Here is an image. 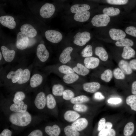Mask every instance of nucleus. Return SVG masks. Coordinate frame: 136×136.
<instances>
[{
	"label": "nucleus",
	"mask_w": 136,
	"mask_h": 136,
	"mask_svg": "<svg viewBox=\"0 0 136 136\" xmlns=\"http://www.w3.org/2000/svg\"><path fill=\"white\" fill-rule=\"evenodd\" d=\"M6 115L11 127L15 129H20L35 125L43 120L40 115H33L27 111L24 112L10 113Z\"/></svg>",
	"instance_id": "1"
},
{
	"label": "nucleus",
	"mask_w": 136,
	"mask_h": 136,
	"mask_svg": "<svg viewBox=\"0 0 136 136\" xmlns=\"http://www.w3.org/2000/svg\"><path fill=\"white\" fill-rule=\"evenodd\" d=\"M30 105L29 100H26L17 103H11L5 100L4 99L1 101V109L6 115L15 112H24L27 111Z\"/></svg>",
	"instance_id": "2"
},
{
	"label": "nucleus",
	"mask_w": 136,
	"mask_h": 136,
	"mask_svg": "<svg viewBox=\"0 0 136 136\" xmlns=\"http://www.w3.org/2000/svg\"><path fill=\"white\" fill-rule=\"evenodd\" d=\"M24 68V65H19L5 73L3 78L4 85L9 91L18 82Z\"/></svg>",
	"instance_id": "3"
},
{
	"label": "nucleus",
	"mask_w": 136,
	"mask_h": 136,
	"mask_svg": "<svg viewBox=\"0 0 136 136\" xmlns=\"http://www.w3.org/2000/svg\"><path fill=\"white\" fill-rule=\"evenodd\" d=\"M31 73L30 67H25L18 82L9 91L11 93L18 90H24L29 83L31 77Z\"/></svg>",
	"instance_id": "4"
},
{
	"label": "nucleus",
	"mask_w": 136,
	"mask_h": 136,
	"mask_svg": "<svg viewBox=\"0 0 136 136\" xmlns=\"http://www.w3.org/2000/svg\"><path fill=\"white\" fill-rule=\"evenodd\" d=\"M43 77L39 72H36L31 76L29 83L24 91L26 93L34 92L40 87L42 84Z\"/></svg>",
	"instance_id": "5"
},
{
	"label": "nucleus",
	"mask_w": 136,
	"mask_h": 136,
	"mask_svg": "<svg viewBox=\"0 0 136 136\" xmlns=\"http://www.w3.org/2000/svg\"><path fill=\"white\" fill-rule=\"evenodd\" d=\"M35 108L39 111L42 112L46 107V96L43 91L39 90L37 92L33 102Z\"/></svg>",
	"instance_id": "6"
},
{
	"label": "nucleus",
	"mask_w": 136,
	"mask_h": 136,
	"mask_svg": "<svg viewBox=\"0 0 136 136\" xmlns=\"http://www.w3.org/2000/svg\"><path fill=\"white\" fill-rule=\"evenodd\" d=\"M26 93L24 90H18L11 93L10 96L7 98L4 99L11 103H17L24 101L27 98Z\"/></svg>",
	"instance_id": "7"
},
{
	"label": "nucleus",
	"mask_w": 136,
	"mask_h": 136,
	"mask_svg": "<svg viewBox=\"0 0 136 136\" xmlns=\"http://www.w3.org/2000/svg\"><path fill=\"white\" fill-rule=\"evenodd\" d=\"M109 16L105 14H98L95 16L91 20L93 25L96 27L106 26L110 21Z\"/></svg>",
	"instance_id": "8"
},
{
	"label": "nucleus",
	"mask_w": 136,
	"mask_h": 136,
	"mask_svg": "<svg viewBox=\"0 0 136 136\" xmlns=\"http://www.w3.org/2000/svg\"><path fill=\"white\" fill-rule=\"evenodd\" d=\"M74 38V40L73 42L75 44L79 46H83L90 40V34L86 31L78 32L75 35Z\"/></svg>",
	"instance_id": "9"
},
{
	"label": "nucleus",
	"mask_w": 136,
	"mask_h": 136,
	"mask_svg": "<svg viewBox=\"0 0 136 136\" xmlns=\"http://www.w3.org/2000/svg\"><path fill=\"white\" fill-rule=\"evenodd\" d=\"M46 39L50 42L53 43L59 42L62 39V36L59 31L53 30H49L45 33Z\"/></svg>",
	"instance_id": "10"
},
{
	"label": "nucleus",
	"mask_w": 136,
	"mask_h": 136,
	"mask_svg": "<svg viewBox=\"0 0 136 136\" xmlns=\"http://www.w3.org/2000/svg\"><path fill=\"white\" fill-rule=\"evenodd\" d=\"M55 10V7L53 4L46 3L41 8L40 11V14L43 18H48L53 14Z\"/></svg>",
	"instance_id": "11"
},
{
	"label": "nucleus",
	"mask_w": 136,
	"mask_h": 136,
	"mask_svg": "<svg viewBox=\"0 0 136 136\" xmlns=\"http://www.w3.org/2000/svg\"><path fill=\"white\" fill-rule=\"evenodd\" d=\"M29 40L28 37L21 32H19L17 35L16 46L20 50L26 49L28 46Z\"/></svg>",
	"instance_id": "12"
},
{
	"label": "nucleus",
	"mask_w": 136,
	"mask_h": 136,
	"mask_svg": "<svg viewBox=\"0 0 136 136\" xmlns=\"http://www.w3.org/2000/svg\"><path fill=\"white\" fill-rule=\"evenodd\" d=\"M37 56L40 61L42 62H46L48 59L49 54L45 45L40 44L37 49Z\"/></svg>",
	"instance_id": "13"
},
{
	"label": "nucleus",
	"mask_w": 136,
	"mask_h": 136,
	"mask_svg": "<svg viewBox=\"0 0 136 136\" xmlns=\"http://www.w3.org/2000/svg\"><path fill=\"white\" fill-rule=\"evenodd\" d=\"M44 130L48 136H59L61 132L60 127L56 124L48 125L45 126Z\"/></svg>",
	"instance_id": "14"
},
{
	"label": "nucleus",
	"mask_w": 136,
	"mask_h": 136,
	"mask_svg": "<svg viewBox=\"0 0 136 136\" xmlns=\"http://www.w3.org/2000/svg\"><path fill=\"white\" fill-rule=\"evenodd\" d=\"M1 23L4 26L12 29L15 27L16 23L14 18L10 15H5L0 17Z\"/></svg>",
	"instance_id": "15"
},
{
	"label": "nucleus",
	"mask_w": 136,
	"mask_h": 136,
	"mask_svg": "<svg viewBox=\"0 0 136 136\" xmlns=\"http://www.w3.org/2000/svg\"><path fill=\"white\" fill-rule=\"evenodd\" d=\"M21 32L28 37L33 38L37 35L36 30L31 25L26 23L22 25L20 28Z\"/></svg>",
	"instance_id": "16"
},
{
	"label": "nucleus",
	"mask_w": 136,
	"mask_h": 136,
	"mask_svg": "<svg viewBox=\"0 0 136 136\" xmlns=\"http://www.w3.org/2000/svg\"><path fill=\"white\" fill-rule=\"evenodd\" d=\"M1 50L3 56L5 61L8 62H12L15 57V51L13 50L9 49L4 46H1Z\"/></svg>",
	"instance_id": "17"
},
{
	"label": "nucleus",
	"mask_w": 136,
	"mask_h": 136,
	"mask_svg": "<svg viewBox=\"0 0 136 136\" xmlns=\"http://www.w3.org/2000/svg\"><path fill=\"white\" fill-rule=\"evenodd\" d=\"M88 122L85 118H79L73 122L71 125L78 131H80L85 129L87 126Z\"/></svg>",
	"instance_id": "18"
},
{
	"label": "nucleus",
	"mask_w": 136,
	"mask_h": 136,
	"mask_svg": "<svg viewBox=\"0 0 136 136\" xmlns=\"http://www.w3.org/2000/svg\"><path fill=\"white\" fill-rule=\"evenodd\" d=\"M73 50V48L71 47H67L64 49L60 55V61L63 64L69 62L71 59L70 54Z\"/></svg>",
	"instance_id": "19"
},
{
	"label": "nucleus",
	"mask_w": 136,
	"mask_h": 136,
	"mask_svg": "<svg viewBox=\"0 0 136 136\" xmlns=\"http://www.w3.org/2000/svg\"><path fill=\"white\" fill-rule=\"evenodd\" d=\"M99 62L98 58L92 57H86L84 61L85 66L88 69H93L99 65Z\"/></svg>",
	"instance_id": "20"
},
{
	"label": "nucleus",
	"mask_w": 136,
	"mask_h": 136,
	"mask_svg": "<svg viewBox=\"0 0 136 136\" xmlns=\"http://www.w3.org/2000/svg\"><path fill=\"white\" fill-rule=\"evenodd\" d=\"M109 33L111 38L115 41L124 38L126 35L123 31L115 28L111 29L109 31Z\"/></svg>",
	"instance_id": "21"
},
{
	"label": "nucleus",
	"mask_w": 136,
	"mask_h": 136,
	"mask_svg": "<svg viewBox=\"0 0 136 136\" xmlns=\"http://www.w3.org/2000/svg\"><path fill=\"white\" fill-rule=\"evenodd\" d=\"M100 85L98 82H93L85 83L83 84V88L85 91L91 93L96 92L100 88Z\"/></svg>",
	"instance_id": "22"
},
{
	"label": "nucleus",
	"mask_w": 136,
	"mask_h": 136,
	"mask_svg": "<svg viewBox=\"0 0 136 136\" xmlns=\"http://www.w3.org/2000/svg\"><path fill=\"white\" fill-rule=\"evenodd\" d=\"M80 116V114L76 111L72 110L67 111L63 115L64 119L69 122H74L79 118Z\"/></svg>",
	"instance_id": "23"
},
{
	"label": "nucleus",
	"mask_w": 136,
	"mask_h": 136,
	"mask_svg": "<svg viewBox=\"0 0 136 136\" xmlns=\"http://www.w3.org/2000/svg\"><path fill=\"white\" fill-rule=\"evenodd\" d=\"M46 96V107L48 110L52 111L56 108V101L54 96L51 93L47 94Z\"/></svg>",
	"instance_id": "24"
},
{
	"label": "nucleus",
	"mask_w": 136,
	"mask_h": 136,
	"mask_svg": "<svg viewBox=\"0 0 136 136\" xmlns=\"http://www.w3.org/2000/svg\"><path fill=\"white\" fill-rule=\"evenodd\" d=\"M90 16V13L88 11L75 13L74 16V20L77 21L83 22L87 20Z\"/></svg>",
	"instance_id": "25"
},
{
	"label": "nucleus",
	"mask_w": 136,
	"mask_h": 136,
	"mask_svg": "<svg viewBox=\"0 0 136 136\" xmlns=\"http://www.w3.org/2000/svg\"><path fill=\"white\" fill-rule=\"evenodd\" d=\"M118 66L123 73L127 75L131 74L132 70L127 61L123 60H121L119 62Z\"/></svg>",
	"instance_id": "26"
},
{
	"label": "nucleus",
	"mask_w": 136,
	"mask_h": 136,
	"mask_svg": "<svg viewBox=\"0 0 136 136\" xmlns=\"http://www.w3.org/2000/svg\"><path fill=\"white\" fill-rule=\"evenodd\" d=\"M90 8L89 6L87 4H75L71 7L70 10L73 13H76L83 11H88Z\"/></svg>",
	"instance_id": "27"
},
{
	"label": "nucleus",
	"mask_w": 136,
	"mask_h": 136,
	"mask_svg": "<svg viewBox=\"0 0 136 136\" xmlns=\"http://www.w3.org/2000/svg\"><path fill=\"white\" fill-rule=\"evenodd\" d=\"M95 54L98 56L101 60L103 61H107L108 57V53L105 50L103 47H97L95 49Z\"/></svg>",
	"instance_id": "28"
},
{
	"label": "nucleus",
	"mask_w": 136,
	"mask_h": 136,
	"mask_svg": "<svg viewBox=\"0 0 136 136\" xmlns=\"http://www.w3.org/2000/svg\"><path fill=\"white\" fill-rule=\"evenodd\" d=\"M135 54V52L132 48L129 47H124L121 56L124 59H128L133 57Z\"/></svg>",
	"instance_id": "29"
},
{
	"label": "nucleus",
	"mask_w": 136,
	"mask_h": 136,
	"mask_svg": "<svg viewBox=\"0 0 136 136\" xmlns=\"http://www.w3.org/2000/svg\"><path fill=\"white\" fill-rule=\"evenodd\" d=\"M73 70L77 74L85 76L88 74L89 70L81 63H78L73 68Z\"/></svg>",
	"instance_id": "30"
},
{
	"label": "nucleus",
	"mask_w": 136,
	"mask_h": 136,
	"mask_svg": "<svg viewBox=\"0 0 136 136\" xmlns=\"http://www.w3.org/2000/svg\"><path fill=\"white\" fill-rule=\"evenodd\" d=\"M79 78L77 74L73 73L65 75L63 77V80L65 83L70 84L76 81Z\"/></svg>",
	"instance_id": "31"
},
{
	"label": "nucleus",
	"mask_w": 136,
	"mask_h": 136,
	"mask_svg": "<svg viewBox=\"0 0 136 136\" xmlns=\"http://www.w3.org/2000/svg\"><path fill=\"white\" fill-rule=\"evenodd\" d=\"M64 91V88L61 84H56L53 85L52 92L53 96H57L62 95Z\"/></svg>",
	"instance_id": "32"
},
{
	"label": "nucleus",
	"mask_w": 136,
	"mask_h": 136,
	"mask_svg": "<svg viewBox=\"0 0 136 136\" xmlns=\"http://www.w3.org/2000/svg\"><path fill=\"white\" fill-rule=\"evenodd\" d=\"M64 131L66 136H79L80 134L78 131L71 125L65 126Z\"/></svg>",
	"instance_id": "33"
},
{
	"label": "nucleus",
	"mask_w": 136,
	"mask_h": 136,
	"mask_svg": "<svg viewBox=\"0 0 136 136\" xmlns=\"http://www.w3.org/2000/svg\"><path fill=\"white\" fill-rule=\"evenodd\" d=\"M89 98L85 95H80L74 97L70 100L71 103L73 104H81L89 101Z\"/></svg>",
	"instance_id": "34"
},
{
	"label": "nucleus",
	"mask_w": 136,
	"mask_h": 136,
	"mask_svg": "<svg viewBox=\"0 0 136 136\" xmlns=\"http://www.w3.org/2000/svg\"><path fill=\"white\" fill-rule=\"evenodd\" d=\"M116 45L119 47H129L132 46L133 43L131 40L128 38H123L118 40L115 43Z\"/></svg>",
	"instance_id": "35"
},
{
	"label": "nucleus",
	"mask_w": 136,
	"mask_h": 136,
	"mask_svg": "<svg viewBox=\"0 0 136 136\" xmlns=\"http://www.w3.org/2000/svg\"><path fill=\"white\" fill-rule=\"evenodd\" d=\"M126 104L129 106L132 110L136 111V95H131L126 99Z\"/></svg>",
	"instance_id": "36"
},
{
	"label": "nucleus",
	"mask_w": 136,
	"mask_h": 136,
	"mask_svg": "<svg viewBox=\"0 0 136 136\" xmlns=\"http://www.w3.org/2000/svg\"><path fill=\"white\" fill-rule=\"evenodd\" d=\"M134 130V125L131 122L127 123L125 126L123 134L125 136H130L133 133Z\"/></svg>",
	"instance_id": "37"
},
{
	"label": "nucleus",
	"mask_w": 136,
	"mask_h": 136,
	"mask_svg": "<svg viewBox=\"0 0 136 136\" xmlns=\"http://www.w3.org/2000/svg\"><path fill=\"white\" fill-rule=\"evenodd\" d=\"M104 14L109 16H114L118 14L120 12L119 9L117 8H114L113 7L106 8L103 10Z\"/></svg>",
	"instance_id": "38"
},
{
	"label": "nucleus",
	"mask_w": 136,
	"mask_h": 136,
	"mask_svg": "<svg viewBox=\"0 0 136 136\" xmlns=\"http://www.w3.org/2000/svg\"><path fill=\"white\" fill-rule=\"evenodd\" d=\"M113 74L112 71L110 69L105 70L100 76L101 79L106 82H109L112 79Z\"/></svg>",
	"instance_id": "39"
},
{
	"label": "nucleus",
	"mask_w": 136,
	"mask_h": 136,
	"mask_svg": "<svg viewBox=\"0 0 136 136\" xmlns=\"http://www.w3.org/2000/svg\"><path fill=\"white\" fill-rule=\"evenodd\" d=\"M112 123L110 122L106 123L103 128L99 131L98 136H105L109 130L112 128Z\"/></svg>",
	"instance_id": "40"
},
{
	"label": "nucleus",
	"mask_w": 136,
	"mask_h": 136,
	"mask_svg": "<svg viewBox=\"0 0 136 136\" xmlns=\"http://www.w3.org/2000/svg\"><path fill=\"white\" fill-rule=\"evenodd\" d=\"M81 54L84 57H88L91 56L93 54L92 47L91 45H87L83 49Z\"/></svg>",
	"instance_id": "41"
},
{
	"label": "nucleus",
	"mask_w": 136,
	"mask_h": 136,
	"mask_svg": "<svg viewBox=\"0 0 136 136\" xmlns=\"http://www.w3.org/2000/svg\"><path fill=\"white\" fill-rule=\"evenodd\" d=\"M58 70L60 73L66 74L74 73V72L70 67L65 65L60 66L58 68Z\"/></svg>",
	"instance_id": "42"
},
{
	"label": "nucleus",
	"mask_w": 136,
	"mask_h": 136,
	"mask_svg": "<svg viewBox=\"0 0 136 136\" xmlns=\"http://www.w3.org/2000/svg\"><path fill=\"white\" fill-rule=\"evenodd\" d=\"M113 74L114 77L116 79L122 80L125 78L124 73L119 68L115 69L113 71Z\"/></svg>",
	"instance_id": "43"
},
{
	"label": "nucleus",
	"mask_w": 136,
	"mask_h": 136,
	"mask_svg": "<svg viewBox=\"0 0 136 136\" xmlns=\"http://www.w3.org/2000/svg\"><path fill=\"white\" fill-rule=\"evenodd\" d=\"M74 92L69 89L64 90L62 95L63 98L66 100H71L74 97Z\"/></svg>",
	"instance_id": "44"
},
{
	"label": "nucleus",
	"mask_w": 136,
	"mask_h": 136,
	"mask_svg": "<svg viewBox=\"0 0 136 136\" xmlns=\"http://www.w3.org/2000/svg\"><path fill=\"white\" fill-rule=\"evenodd\" d=\"M73 108L75 111L81 113L86 112L88 109L86 105L82 104H74Z\"/></svg>",
	"instance_id": "45"
},
{
	"label": "nucleus",
	"mask_w": 136,
	"mask_h": 136,
	"mask_svg": "<svg viewBox=\"0 0 136 136\" xmlns=\"http://www.w3.org/2000/svg\"><path fill=\"white\" fill-rule=\"evenodd\" d=\"M27 136H44L43 132L41 129H37L30 132Z\"/></svg>",
	"instance_id": "46"
},
{
	"label": "nucleus",
	"mask_w": 136,
	"mask_h": 136,
	"mask_svg": "<svg viewBox=\"0 0 136 136\" xmlns=\"http://www.w3.org/2000/svg\"><path fill=\"white\" fill-rule=\"evenodd\" d=\"M125 32L128 35L136 37V28L134 26H129L127 27Z\"/></svg>",
	"instance_id": "47"
},
{
	"label": "nucleus",
	"mask_w": 136,
	"mask_h": 136,
	"mask_svg": "<svg viewBox=\"0 0 136 136\" xmlns=\"http://www.w3.org/2000/svg\"><path fill=\"white\" fill-rule=\"evenodd\" d=\"M107 2L109 4L116 5H124L126 4L128 1L126 0H107Z\"/></svg>",
	"instance_id": "48"
},
{
	"label": "nucleus",
	"mask_w": 136,
	"mask_h": 136,
	"mask_svg": "<svg viewBox=\"0 0 136 136\" xmlns=\"http://www.w3.org/2000/svg\"><path fill=\"white\" fill-rule=\"evenodd\" d=\"M12 131L8 128L4 129L0 134V136H12Z\"/></svg>",
	"instance_id": "49"
},
{
	"label": "nucleus",
	"mask_w": 136,
	"mask_h": 136,
	"mask_svg": "<svg viewBox=\"0 0 136 136\" xmlns=\"http://www.w3.org/2000/svg\"><path fill=\"white\" fill-rule=\"evenodd\" d=\"M121 99L119 98H112L108 100V103L116 104L120 103L122 101Z\"/></svg>",
	"instance_id": "50"
},
{
	"label": "nucleus",
	"mask_w": 136,
	"mask_h": 136,
	"mask_svg": "<svg viewBox=\"0 0 136 136\" xmlns=\"http://www.w3.org/2000/svg\"><path fill=\"white\" fill-rule=\"evenodd\" d=\"M106 123V119L104 118H101L99 120L98 124L97 130L100 131L103 128Z\"/></svg>",
	"instance_id": "51"
},
{
	"label": "nucleus",
	"mask_w": 136,
	"mask_h": 136,
	"mask_svg": "<svg viewBox=\"0 0 136 136\" xmlns=\"http://www.w3.org/2000/svg\"><path fill=\"white\" fill-rule=\"evenodd\" d=\"M94 98L97 100H101L104 99L105 97L100 92H95L94 95Z\"/></svg>",
	"instance_id": "52"
},
{
	"label": "nucleus",
	"mask_w": 136,
	"mask_h": 136,
	"mask_svg": "<svg viewBox=\"0 0 136 136\" xmlns=\"http://www.w3.org/2000/svg\"><path fill=\"white\" fill-rule=\"evenodd\" d=\"M129 64L132 69L136 70V59L131 60L130 61Z\"/></svg>",
	"instance_id": "53"
},
{
	"label": "nucleus",
	"mask_w": 136,
	"mask_h": 136,
	"mask_svg": "<svg viewBox=\"0 0 136 136\" xmlns=\"http://www.w3.org/2000/svg\"><path fill=\"white\" fill-rule=\"evenodd\" d=\"M131 91L132 94L136 95V81L133 82L132 83Z\"/></svg>",
	"instance_id": "54"
},
{
	"label": "nucleus",
	"mask_w": 136,
	"mask_h": 136,
	"mask_svg": "<svg viewBox=\"0 0 136 136\" xmlns=\"http://www.w3.org/2000/svg\"><path fill=\"white\" fill-rule=\"evenodd\" d=\"M116 132L113 129L111 128L108 131L105 136H115Z\"/></svg>",
	"instance_id": "55"
},
{
	"label": "nucleus",
	"mask_w": 136,
	"mask_h": 136,
	"mask_svg": "<svg viewBox=\"0 0 136 136\" xmlns=\"http://www.w3.org/2000/svg\"><path fill=\"white\" fill-rule=\"evenodd\" d=\"M29 41L28 46L29 45L31 46V44H33V43L35 42V40L34 39H32L31 38H29Z\"/></svg>",
	"instance_id": "56"
},
{
	"label": "nucleus",
	"mask_w": 136,
	"mask_h": 136,
	"mask_svg": "<svg viewBox=\"0 0 136 136\" xmlns=\"http://www.w3.org/2000/svg\"><path fill=\"white\" fill-rule=\"evenodd\" d=\"M2 53H1V52H0V61H1V60H2Z\"/></svg>",
	"instance_id": "57"
},
{
	"label": "nucleus",
	"mask_w": 136,
	"mask_h": 136,
	"mask_svg": "<svg viewBox=\"0 0 136 136\" xmlns=\"http://www.w3.org/2000/svg\"><path fill=\"white\" fill-rule=\"evenodd\" d=\"M41 44H44V42L43 41H42L41 42Z\"/></svg>",
	"instance_id": "58"
}]
</instances>
